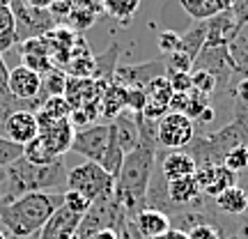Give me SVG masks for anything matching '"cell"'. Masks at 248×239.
Segmentation results:
<instances>
[{
    "instance_id": "obj_38",
    "label": "cell",
    "mask_w": 248,
    "mask_h": 239,
    "mask_svg": "<svg viewBox=\"0 0 248 239\" xmlns=\"http://www.w3.org/2000/svg\"><path fill=\"white\" fill-rule=\"evenodd\" d=\"M172 92H191L193 83H191V74H182V71H166Z\"/></svg>"
},
{
    "instance_id": "obj_31",
    "label": "cell",
    "mask_w": 248,
    "mask_h": 239,
    "mask_svg": "<svg viewBox=\"0 0 248 239\" xmlns=\"http://www.w3.org/2000/svg\"><path fill=\"white\" fill-rule=\"evenodd\" d=\"M99 12H92V9H71L69 16L64 18L67 21V28L74 30V32H83V30H88L94 21H97Z\"/></svg>"
},
{
    "instance_id": "obj_14",
    "label": "cell",
    "mask_w": 248,
    "mask_h": 239,
    "mask_svg": "<svg viewBox=\"0 0 248 239\" xmlns=\"http://www.w3.org/2000/svg\"><path fill=\"white\" fill-rule=\"evenodd\" d=\"M5 129V138L12 143H16L21 147H26L30 141H35L39 136V124L32 111H16L2 122Z\"/></svg>"
},
{
    "instance_id": "obj_32",
    "label": "cell",
    "mask_w": 248,
    "mask_h": 239,
    "mask_svg": "<svg viewBox=\"0 0 248 239\" xmlns=\"http://www.w3.org/2000/svg\"><path fill=\"white\" fill-rule=\"evenodd\" d=\"M191 83H193V90L200 92L204 97L212 99L216 95V80H214L212 74H207L202 69H191Z\"/></svg>"
},
{
    "instance_id": "obj_44",
    "label": "cell",
    "mask_w": 248,
    "mask_h": 239,
    "mask_svg": "<svg viewBox=\"0 0 248 239\" xmlns=\"http://www.w3.org/2000/svg\"><path fill=\"white\" fill-rule=\"evenodd\" d=\"M0 239H7V232L5 230H0Z\"/></svg>"
},
{
    "instance_id": "obj_29",
    "label": "cell",
    "mask_w": 248,
    "mask_h": 239,
    "mask_svg": "<svg viewBox=\"0 0 248 239\" xmlns=\"http://www.w3.org/2000/svg\"><path fill=\"white\" fill-rule=\"evenodd\" d=\"M16 44V26L9 5H0V55Z\"/></svg>"
},
{
    "instance_id": "obj_10",
    "label": "cell",
    "mask_w": 248,
    "mask_h": 239,
    "mask_svg": "<svg viewBox=\"0 0 248 239\" xmlns=\"http://www.w3.org/2000/svg\"><path fill=\"white\" fill-rule=\"evenodd\" d=\"M76 129L71 127L69 120H58V122H48L44 127H39V143L44 145V150L53 157V159H62L67 152L71 150V141H74Z\"/></svg>"
},
{
    "instance_id": "obj_4",
    "label": "cell",
    "mask_w": 248,
    "mask_h": 239,
    "mask_svg": "<svg viewBox=\"0 0 248 239\" xmlns=\"http://www.w3.org/2000/svg\"><path fill=\"white\" fill-rule=\"evenodd\" d=\"M126 221H129V219H126V214H124L122 205L117 203L115 191H108V193L99 195L97 200H92L90 209L80 216L76 237L90 239L99 230H117L120 232Z\"/></svg>"
},
{
    "instance_id": "obj_43",
    "label": "cell",
    "mask_w": 248,
    "mask_h": 239,
    "mask_svg": "<svg viewBox=\"0 0 248 239\" xmlns=\"http://www.w3.org/2000/svg\"><path fill=\"white\" fill-rule=\"evenodd\" d=\"M7 239H30V237H14V235H7Z\"/></svg>"
},
{
    "instance_id": "obj_34",
    "label": "cell",
    "mask_w": 248,
    "mask_h": 239,
    "mask_svg": "<svg viewBox=\"0 0 248 239\" xmlns=\"http://www.w3.org/2000/svg\"><path fill=\"white\" fill-rule=\"evenodd\" d=\"M166 71H182V74H191L193 69V58L186 55L184 51H175V53L166 55Z\"/></svg>"
},
{
    "instance_id": "obj_9",
    "label": "cell",
    "mask_w": 248,
    "mask_h": 239,
    "mask_svg": "<svg viewBox=\"0 0 248 239\" xmlns=\"http://www.w3.org/2000/svg\"><path fill=\"white\" fill-rule=\"evenodd\" d=\"M7 90H9V95L14 99H18V101L35 104L37 108L44 104V97H42V76H39L37 71L23 67V64L9 69Z\"/></svg>"
},
{
    "instance_id": "obj_46",
    "label": "cell",
    "mask_w": 248,
    "mask_h": 239,
    "mask_svg": "<svg viewBox=\"0 0 248 239\" xmlns=\"http://www.w3.org/2000/svg\"><path fill=\"white\" fill-rule=\"evenodd\" d=\"M244 108H248V101H246V106H244Z\"/></svg>"
},
{
    "instance_id": "obj_11",
    "label": "cell",
    "mask_w": 248,
    "mask_h": 239,
    "mask_svg": "<svg viewBox=\"0 0 248 239\" xmlns=\"http://www.w3.org/2000/svg\"><path fill=\"white\" fill-rule=\"evenodd\" d=\"M166 76V62L163 60H152L142 62V64H124L115 69V80L122 83L126 88H147L154 79Z\"/></svg>"
},
{
    "instance_id": "obj_5",
    "label": "cell",
    "mask_w": 248,
    "mask_h": 239,
    "mask_svg": "<svg viewBox=\"0 0 248 239\" xmlns=\"http://www.w3.org/2000/svg\"><path fill=\"white\" fill-rule=\"evenodd\" d=\"M115 189V179L94 161H83L67 170V191L85 195L90 203Z\"/></svg>"
},
{
    "instance_id": "obj_2",
    "label": "cell",
    "mask_w": 248,
    "mask_h": 239,
    "mask_svg": "<svg viewBox=\"0 0 248 239\" xmlns=\"http://www.w3.org/2000/svg\"><path fill=\"white\" fill-rule=\"evenodd\" d=\"M2 177V203L7 205L26 193H64L67 191V166L58 159L53 163H30L16 159L7 168L0 170Z\"/></svg>"
},
{
    "instance_id": "obj_22",
    "label": "cell",
    "mask_w": 248,
    "mask_h": 239,
    "mask_svg": "<svg viewBox=\"0 0 248 239\" xmlns=\"http://www.w3.org/2000/svg\"><path fill=\"white\" fill-rule=\"evenodd\" d=\"M179 5L195 21H209L212 16L230 9V0H179Z\"/></svg>"
},
{
    "instance_id": "obj_1",
    "label": "cell",
    "mask_w": 248,
    "mask_h": 239,
    "mask_svg": "<svg viewBox=\"0 0 248 239\" xmlns=\"http://www.w3.org/2000/svg\"><path fill=\"white\" fill-rule=\"evenodd\" d=\"M136 122L140 129V143L136 150H131L124 157L122 168L115 177V189H113L126 219H131L136 212L145 209L147 186H150L152 173L156 168V157H159L156 122L145 120L140 113H136Z\"/></svg>"
},
{
    "instance_id": "obj_27",
    "label": "cell",
    "mask_w": 248,
    "mask_h": 239,
    "mask_svg": "<svg viewBox=\"0 0 248 239\" xmlns=\"http://www.w3.org/2000/svg\"><path fill=\"white\" fill-rule=\"evenodd\" d=\"M145 95H147V104L152 106H161L168 111V104H170V97H172V85H170L168 76H159L154 79L145 88Z\"/></svg>"
},
{
    "instance_id": "obj_7",
    "label": "cell",
    "mask_w": 248,
    "mask_h": 239,
    "mask_svg": "<svg viewBox=\"0 0 248 239\" xmlns=\"http://www.w3.org/2000/svg\"><path fill=\"white\" fill-rule=\"evenodd\" d=\"M195 138V127L182 113H166L156 122V143L166 150H184Z\"/></svg>"
},
{
    "instance_id": "obj_15",
    "label": "cell",
    "mask_w": 248,
    "mask_h": 239,
    "mask_svg": "<svg viewBox=\"0 0 248 239\" xmlns=\"http://www.w3.org/2000/svg\"><path fill=\"white\" fill-rule=\"evenodd\" d=\"M129 225H131L142 239L161 237V235H166V232L172 228L168 214L159 212V209H150V207H145V209L133 214L131 219H129Z\"/></svg>"
},
{
    "instance_id": "obj_8",
    "label": "cell",
    "mask_w": 248,
    "mask_h": 239,
    "mask_svg": "<svg viewBox=\"0 0 248 239\" xmlns=\"http://www.w3.org/2000/svg\"><path fill=\"white\" fill-rule=\"evenodd\" d=\"M110 141V122L106 124H90L83 129H76L74 141H71V152H76L80 157H85V161H94L99 163L104 152Z\"/></svg>"
},
{
    "instance_id": "obj_37",
    "label": "cell",
    "mask_w": 248,
    "mask_h": 239,
    "mask_svg": "<svg viewBox=\"0 0 248 239\" xmlns=\"http://www.w3.org/2000/svg\"><path fill=\"white\" fill-rule=\"evenodd\" d=\"M156 44H159V51L161 53H175V51H179V35L175 32V30H163L159 35V39H156Z\"/></svg>"
},
{
    "instance_id": "obj_33",
    "label": "cell",
    "mask_w": 248,
    "mask_h": 239,
    "mask_svg": "<svg viewBox=\"0 0 248 239\" xmlns=\"http://www.w3.org/2000/svg\"><path fill=\"white\" fill-rule=\"evenodd\" d=\"M21 157H23V147L16 145V143L7 141L5 136H0V170L7 168L9 163H14Z\"/></svg>"
},
{
    "instance_id": "obj_25",
    "label": "cell",
    "mask_w": 248,
    "mask_h": 239,
    "mask_svg": "<svg viewBox=\"0 0 248 239\" xmlns=\"http://www.w3.org/2000/svg\"><path fill=\"white\" fill-rule=\"evenodd\" d=\"M228 53L234 64V71L239 74V79H248V26H241L237 37L228 44Z\"/></svg>"
},
{
    "instance_id": "obj_26",
    "label": "cell",
    "mask_w": 248,
    "mask_h": 239,
    "mask_svg": "<svg viewBox=\"0 0 248 239\" xmlns=\"http://www.w3.org/2000/svg\"><path fill=\"white\" fill-rule=\"evenodd\" d=\"M204 42H207V26H204V21H195L191 30L179 35V51H184L186 55H191L195 60L198 53L204 48Z\"/></svg>"
},
{
    "instance_id": "obj_13",
    "label": "cell",
    "mask_w": 248,
    "mask_h": 239,
    "mask_svg": "<svg viewBox=\"0 0 248 239\" xmlns=\"http://www.w3.org/2000/svg\"><path fill=\"white\" fill-rule=\"evenodd\" d=\"M166 193H168V203H170V214H168V219H170L172 214L182 212L186 207H193L202 198V189L198 184L195 175H191V177L168 182L166 184Z\"/></svg>"
},
{
    "instance_id": "obj_23",
    "label": "cell",
    "mask_w": 248,
    "mask_h": 239,
    "mask_svg": "<svg viewBox=\"0 0 248 239\" xmlns=\"http://www.w3.org/2000/svg\"><path fill=\"white\" fill-rule=\"evenodd\" d=\"M69 115H71V106L67 104L64 97L44 99V104L35 111V117L39 127H44L48 122H58V120H69Z\"/></svg>"
},
{
    "instance_id": "obj_28",
    "label": "cell",
    "mask_w": 248,
    "mask_h": 239,
    "mask_svg": "<svg viewBox=\"0 0 248 239\" xmlns=\"http://www.w3.org/2000/svg\"><path fill=\"white\" fill-rule=\"evenodd\" d=\"M67 88V74L60 67H53L51 71H46L42 76V97H62Z\"/></svg>"
},
{
    "instance_id": "obj_45",
    "label": "cell",
    "mask_w": 248,
    "mask_h": 239,
    "mask_svg": "<svg viewBox=\"0 0 248 239\" xmlns=\"http://www.w3.org/2000/svg\"><path fill=\"white\" fill-rule=\"evenodd\" d=\"M150 239H168L166 235H161V237H150Z\"/></svg>"
},
{
    "instance_id": "obj_24",
    "label": "cell",
    "mask_w": 248,
    "mask_h": 239,
    "mask_svg": "<svg viewBox=\"0 0 248 239\" xmlns=\"http://www.w3.org/2000/svg\"><path fill=\"white\" fill-rule=\"evenodd\" d=\"M117 53H120V46L110 44L106 53H101L94 58V71H92V80H97L101 85H110L115 79V69H117Z\"/></svg>"
},
{
    "instance_id": "obj_21",
    "label": "cell",
    "mask_w": 248,
    "mask_h": 239,
    "mask_svg": "<svg viewBox=\"0 0 248 239\" xmlns=\"http://www.w3.org/2000/svg\"><path fill=\"white\" fill-rule=\"evenodd\" d=\"M216 209L225 216H244L248 212V193L244 186H232L228 191H223L221 195L214 198Z\"/></svg>"
},
{
    "instance_id": "obj_39",
    "label": "cell",
    "mask_w": 248,
    "mask_h": 239,
    "mask_svg": "<svg viewBox=\"0 0 248 239\" xmlns=\"http://www.w3.org/2000/svg\"><path fill=\"white\" fill-rule=\"evenodd\" d=\"M230 12L239 26H248V0H230Z\"/></svg>"
},
{
    "instance_id": "obj_3",
    "label": "cell",
    "mask_w": 248,
    "mask_h": 239,
    "mask_svg": "<svg viewBox=\"0 0 248 239\" xmlns=\"http://www.w3.org/2000/svg\"><path fill=\"white\" fill-rule=\"evenodd\" d=\"M62 193H26L0 205V225L14 237H32L62 207Z\"/></svg>"
},
{
    "instance_id": "obj_30",
    "label": "cell",
    "mask_w": 248,
    "mask_h": 239,
    "mask_svg": "<svg viewBox=\"0 0 248 239\" xmlns=\"http://www.w3.org/2000/svg\"><path fill=\"white\" fill-rule=\"evenodd\" d=\"M138 7H140V0H104L101 2V9L110 18H117V21L131 18L138 12Z\"/></svg>"
},
{
    "instance_id": "obj_18",
    "label": "cell",
    "mask_w": 248,
    "mask_h": 239,
    "mask_svg": "<svg viewBox=\"0 0 248 239\" xmlns=\"http://www.w3.org/2000/svg\"><path fill=\"white\" fill-rule=\"evenodd\" d=\"M159 173L163 175L166 182H172V179H182V177H191L195 175V159L188 154L186 150H170L163 159L156 163Z\"/></svg>"
},
{
    "instance_id": "obj_47",
    "label": "cell",
    "mask_w": 248,
    "mask_h": 239,
    "mask_svg": "<svg viewBox=\"0 0 248 239\" xmlns=\"http://www.w3.org/2000/svg\"><path fill=\"white\" fill-rule=\"evenodd\" d=\"M99 2H104V0H99Z\"/></svg>"
},
{
    "instance_id": "obj_35",
    "label": "cell",
    "mask_w": 248,
    "mask_h": 239,
    "mask_svg": "<svg viewBox=\"0 0 248 239\" xmlns=\"http://www.w3.org/2000/svg\"><path fill=\"white\" fill-rule=\"evenodd\" d=\"M62 200H64V207L69 209V212H74V214H78V216H83V214L90 209V200L85 198V195H80V193H76V191H64L62 193Z\"/></svg>"
},
{
    "instance_id": "obj_17",
    "label": "cell",
    "mask_w": 248,
    "mask_h": 239,
    "mask_svg": "<svg viewBox=\"0 0 248 239\" xmlns=\"http://www.w3.org/2000/svg\"><path fill=\"white\" fill-rule=\"evenodd\" d=\"M78 223H80L78 214L69 212V209L62 205L60 209L44 223V228L39 230V239H71V237H76Z\"/></svg>"
},
{
    "instance_id": "obj_12",
    "label": "cell",
    "mask_w": 248,
    "mask_h": 239,
    "mask_svg": "<svg viewBox=\"0 0 248 239\" xmlns=\"http://www.w3.org/2000/svg\"><path fill=\"white\" fill-rule=\"evenodd\" d=\"M195 179L202 189V195L207 198H216L221 195L223 191H228L232 186L239 184V175L234 170L225 168V166H207V168H198L195 170Z\"/></svg>"
},
{
    "instance_id": "obj_42",
    "label": "cell",
    "mask_w": 248,
    "mask_h": 239,
    "mask_svg": "<svg viewBox=\"0 0 248 239\" xmlns=\"http://www.w3.org/2000/svg\"><path fill=\"white\" fill-rule=\"evenodd\" d=\"M166 237H168V239H188V235H186L184 230H177V228H170V230L166 232Z\"/></svg>"
},
{
    "instance_id": "obj_40",
    "label": "cell",
    "mask_w": 248,
    "mask_h": 239,
    "mask_svg": "<svg viewBox=\"0 0 248 239\" xmlns=\"http://www.w3.org/2000/svg\"><path fill=\"white\" fill-rule=\"evenodd\" d=\"M64 2H67L71 9H92V12H99V14L104 12L99 0H64Z\"/></svg>"
},
{
    "instance_id": "obj_16",
    "label": "cell",
    "mask_w": 248,
    "mask_h": 239,
    "mask_svg": "<svg viewBox=\"0 0 248 239\" xmlns=\"http://www.w3.org/2000/svg\"><path fill=\"white\" fill-rule=\"evenodd\" d=\"M204 26H207V42H204V46H228L237 37L241 28L230 9L212 16L209 21H204Z\"/></svg>"
},
{
    "instance_id": "obj_41",
    "label": "cell",
    "mask_w": 248,
    "mask_h": 239,
    "mask_svg": "<svg viewBox=\"0 0 248 239\" xmlns=\"http://www.w3.org/2000/svg\"><path fill=\"white\" fill-rule=\"evenodd\" d=\"M90 239H120V232L117 230H99V232H94Z\"/></svg>"
},
{
    "instance_id": "obj_36",
    "label": "cell",
    "mask_w": 248,
    "mask_h": 239,
    "mask_svg": "<svg viewBox=\"0 0 248 239\" xmlns=\"http://www.w3.org/2000/svg\"><path fill=\"white\" fill-rule=\"evenodd\" d=\"M186 235H188V239H225L221 228L214 223H198L193 228H188Z\"/></svg>"
},
{
    "instance_id": "obj_6",
    "label": "cell",
    "mask_w": 248,
    "mask_h": 239,
    "mask_svg": "<svg viewBox=\"0 0 248 239\" xmlns=\"http://www.w3.org/2000/svg\"><path fill=\"white\" fill-rule=\"evenodd\" d=\"M7 5L14 16V26H16V44H23L35 37H44L58 26L48 9L30 7L23 0H7Z\"/></svg>"
},
{
    "instance_id": "obj_19",
    "label": "cell",
    "mask_w": 248,
    "mask_h": 239,
    "mask_svg": "<svg viewBox=\"0 0 248 239\" xmlns=\"http://www.w3.org/2000/svg\"><path fill=\"white\" fill-rule=\"evenodd\" d=\"M110 133H113V138H115L117 147L124 152V157L131 150H136L138 143H140V129H138L136 115L129 113V111H124L115 120H110Z\"/></svg>"
},
{
    "instance_id": "obj_20",
    "label": "cell",
    "mask_w": 248,
    "mask_h": 239,
    "mask_svg": "<svg viewBox=\"0 0 248 239\" xmlns=\"http://www.w3.org/2000/svg\"><path fill=\"white\" fill-rule=\"evenodd\" d=\"M21 64L28 67V69L37 71L39 76H44L46 71H51L55 67L51 55H48V48H46L44 37H35V39H28L21 44Z\"/></svg>"
}]
</instances>
